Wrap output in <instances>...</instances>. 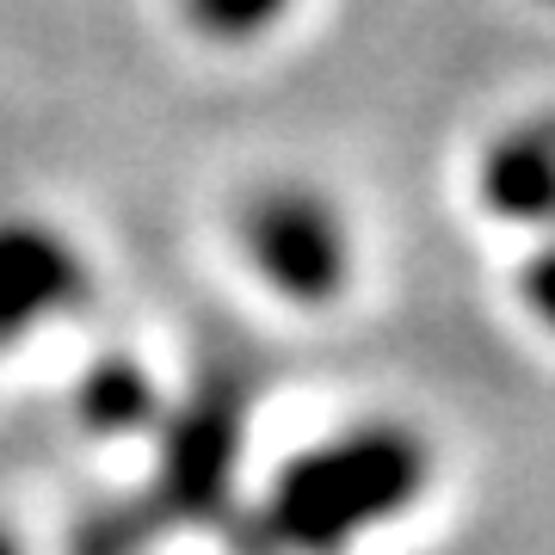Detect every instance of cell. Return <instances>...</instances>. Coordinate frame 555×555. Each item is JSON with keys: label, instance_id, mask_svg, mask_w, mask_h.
I'll return each mask as SVG.
<instances>
[{"label": "cell", "instance_id": "obj_1", "mask_svg": "<svg viewBox=\"0 0 555 555\" xmlns=\"http://www.w3.org/2000/svg\"><path fill=\"white\" fill-rule=\"evenodd\" d=\"M433 488V444L408 420H358L297 451L259 500V537L284 555H334L414 513Z\"/></svg>", "mask_w": 555, "mask_h": 555}, {"label": "cell", "instance_id": "obj_2", "mask_svg": "<svg viewBox=\"0 0 555 555\" xmlns=\"http://www.w3.org/2000/svg\"><path fill=\"white\" fill-rule=\"evenodd\" d=\"M241 433H247V396L235 377H210L198 396L185 401L167 433H160V469L155 488L100 513L80 531V555H137L149 537L173 531L185 518L217 513V500L235 481Z\"/></svg>", "mask_w": 555, "mask_h": 555}, {"label": "cell", "instance_id": "obj_3", "mask_svg": "<svg viewBox=\"0 0 555 555\" xmlns=\"http://www.w3.org/2000/svg\"><path fill=\"white\" fill-rule=\"evenodd\" d=\"M241 266L291 309H327L352 291V222L309 179H266L235 204Z\"/></svg>", "mask_w": 555, "mask_h": 555}, {"label": "cell", "instance_id": "obj_4", "mask_svg": "<svg viewBox=\"0 0 555 555\" xmlns=\"http://www.w3.org/2000/svg\"><path fill=\"white\" fill-rule=\"evenodd\" d=\"M93 297V266L56 222L0 217V346L75 315Z\"/></svg>", "mask_w": 555, "mask_h": 555}, {"label": "cell", "instance_id": "obj_5", "mask_svg": "<svg viewBox=\"0 0 555 555\" xmlns=\"http://www.w3.org/2000/svg\"><path fill=\"white\" fill-rule=\"evenodd\" d=\"M476 198L488 217L550 229L555 222V105L525 112L488 137L476 160Z\"/></svg>", "mask_w": 555, "mask_h": 555}, {"label": "cell", "instance_id": "obj_6", "mask_svg": "<svg viewBox=\"0 0 555 555\" xmlns=\"http://www.w3.org/2000/svg\"><path fill=\"white\" fill-rule=\"evenodd\" d=\"M173 13L210 50H254L297 13V0H173Z\"/></svg>", "mask_w": 555, "mask_h": 555}, {"label": "cell", "instance_id": "obj_7", "mask_svg": "<svg viewBox=\"0 0 555 555\" xmlns=\"http://www.w3.org/2000/svg\"><path fill=\"white\" fill-rule=\"evenodd\" d=\"M80 420L93 433H142L155 420V383L142 377L137 364L105 358L100 371L87 377V389H80Z\"/></svg>", "mask_w": 555, "mask_h": 555}, {"label": "cell", "instance_id": "obj_8", "mask_svg": "<svg viewBox=\"0 0 555 555\" xmlns=\"http://www.w3.org/2000/svg\"><path fill=\"white\" fill-rule=\"evenodd\" d=\"M518 309L555 339V235L537 247L525 266H518Z\"/></svg>", "mask_w": 555, "mask_h": 555}, {"label": "cell", "instance_id": "obj_9", "mask_svg": "<svg viewBox=\"0 0 555 555\" xmlns=\"http://www.w3.org/2000/svg\"><path fill=\"white\" fill-rule=\"evenodd\" d=\"M0 555H25V543H20V531H13V525H0Z\"/></svg>", "mask_w": 555, "mask_h": 555}, {"label": "cell", "instance_id": "obj_10", "mask_svg": "<svg viewBox=\"0 0 555 555\" xmlns=\"http://www.w3.org/2000/svg\"><path fill=\"white\" fill-rule=\"evenodd\" d=\"M543 7H555V0H543Z\"/></svg>", "mask_w": 555, "mask_h": 555}]
</instances>
